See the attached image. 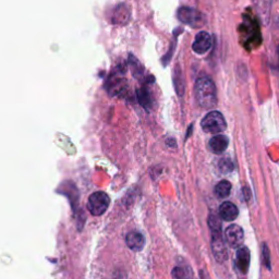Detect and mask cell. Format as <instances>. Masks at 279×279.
<instances>
[{
    "label": "cell",
    "instance_id": "30bf717a",
    "mask_svg": "<svg viewBox=\"0 0 279 279\" xmlns=\"http://www.w3.org/2000/svg\"><path fill=\"white\" fill-rule=\"evenodd\" d=\"M126 86H127V83L124 81L123 76L121 75L120 71L112 73L110 75V78H108V82H107L108 91L111 94H115V95L122 94L124 91H126Z\"/></svg>",
    "mask_w": 279,
    "mask_h": 279
},
{
    "label": "cell",
    "instance_id": "52a82bcc",
    "mask_svg": "<svg viewBox=\"0 0 279 279\" xmlns=\"http://www.w3.org/2000/svg\"><path fill=\"white\" fill-rule=\"evenodd\" d=\"M213 37L210 33L201 31L197 35L192 44V49L198 55H204L212 48Z\"/></svg>",
    "mask_w": 279,
    "mask_h": 279
},
{
    "label": "cell",
    "instance_id": "277c9868",
    "mask_svg": "<svg viewBox=\"0 0 279 279\" xmlns=\"http://www.w3.org/2000/svg\"><path fill=\"white\" fill-rule=\"evenodd\" d=\"M177 16L183 24L194 28H200L206 24V15L191 7H181L178 10Z\"/></svg>",
    "mask_w": 279,
    "mask_h": 279
},
{
    "label": "cell",
    "instance_id": "4fadbf2b",
    "mask_svg": "<svg viewBox=\"0 0 279 279\" xmlns=\"http://www.w3.org/2000/svg\"><path fill=\"white\" fill-rule=\"evenodd\" d=\"M219 217L224 221H227V222H231L238 217L239 215V211L237 209V206L231 203V202H224V203L219 206Z\"/></svg>",
    "mask_w": 279,
    "mask_h": 279
},
{
    "label": "cell",
    "instance_id": "6da1fadb",
    "mask_svg": "<svg viewBox=\"0 0 279 279\" xmlns=\"http://www.w3.org/2000/svg\"><path fill=\"white\" fill-rule=\"evenodd\" d=\"M209 227L212 235V251L218 263H224L228 259L227 243L222 235V222L219 218L212 214L209 217Z\"/></svg>",
    "mask_w": 279,
    "mask_h": 279
},
{
    "label": "cell",
    "instance_id": "3957f363",
    "mask_svg": "<svg viewBox=\"0 0 279 279\" xmlns=\"http://www.w3.org/2000/svg\"><path fill=\"white\" fill-rule=\"evenodd\" d=\"M243 21L240 25V32L242 33V36L245 38L246 45L251 44L254 46V44L260 45L262 37H261L260 33V25L258 23V20L254 16L249 13H243Z\"/></svg>",
    "mask_w": 279,
    "mask_h": 279
},
{
    "label": "cell",
    "instance_id": "2e32d148",
    "mask_svg": "<svg viewBox=\"0 0 279 279\" xmlns=\"http://www.w3.org/2000/svg\"><path fill=\"white\" fill-rule=\"evenodd\" d=\"M192 275L191 270L186 266H177L171 273V276L174 278H190Z\"/></svg>",
    "mask_w": 279,
    "mask_h": 279
},
{
    "label": "cell",
    "instance_id": "7a4b0ae2",
    "mask_svg": "<svg viewBox=\"0 0 279 279\" xmlns=\"http://www.w3.org/2000/svg\"><path fill=\"white\" fill-rule=\"evenodd\" d=\"M195 99L202 108L210 109L213 108L217 103V91L214 82L207 78L202 76L195 82L194 86Z\"/></svg>",
    "mask_w": 279,
    "mask_h": 279
},
{
    "label": "cell",
    "instance_id": "ffe728a7",
    "mask_svg": "<svg viewBox=\"0 0 279 279\" xmlns=\"http://www.w3.org/2000/svg\"><path fill=\"white\" fill-rule=\"evenodd\" d=\"M277 52H278V59H279V46L277 47Z\"/></svg>",
    "mask_w": 279,
    "mask_h": 279
},
{
    "label": "cell",
    "instance_id": "9a60e30c",
    "mask_svg": "<svg viewBox=\"0 0 279 279\" xmlns=\"http://www.w3.org/2000/svg\"><path fill=\"white\" fill-rule=\"evenodd\" d=\"M231 192V183L227 180H222L215 187V195L219 199H226Z\"/></svg>",
    "mask_w": 279,
    "mask_h": 279
},
{
    "label": "cell",
    "instance_id": "9c48e42d",
    "mask_svg": "<svg viewBox=\"0 0 279 279\" xmlns=\"http://www.w3.org/2000/svg\"><path fill=\"white\" fill-rule=\"evenodd\" d=\"M235 266L240 274L246 275L250 267V251L246 247H240L236 253Z\"/></svg>",
    "mask_w": 279,
    "mask_h": 279
},
{
    "label": "cell",
    "instance_id": "ac0fdd59",
    "mask_svg": "<svg viewBox=\"0 0 279 279\" xmlns=\"http://www.w3.org/2000/svg\"><path fill=\"white\" fill-rule=\"evenodd\" d=\"M138 99L140 104L143 107H145V108H148V106L152 104L151 94L146 88H142V90L138 91Z\"/></svg>",
    "mask_w": 279,
    "mask_h": 279
},
{
    "label": "cell",
    "instance_id": "ba28073f",
    "mask_svg": "<svg viewBox=\"0 0 279 279\" xmlns=\"http://www.w3.org/2000/svg\"><path fill=\"white\" fill-rule=\"evenodd\" d=\"M243 240H245V234H243L242 228L239 227L238 225H230L225 230V241L230 248H240Z\"/></svg>",
    "mask_w": 279,
    "mask_h": 279
},
{
    "label": "cell",
    "instance_id": "8992f818",
    "mask_svg": "<svg viewBox=\"0 0 279 279\" xmlns=\"http://www.w3.org/2000/svg\"><path fill=\"white\" fill-rule=\"evenodd\" d=\"M109 197L103 191H96L90 195L87 200V210L94 216H100L108 209Z\"/></svg>",
    "mask_w": 279,
    "mask_h": 279
},
{
    "label": "cell",
    "instance_id": "5bb4252c",
    "mask_svg": "<svg viewBox=\"0 0 279 279\" xmlns=\"http://www.w3.org/2000/svg\"><path fill=\"white\" fill-rule=\"evenodd\" d=\"M130 19V11L126 4H119L112 12L111 21L116 24H126Z\"/></svg>",
    "mask_w": 279,
    "mask_h": 279
},
{
    "label": "cell",
    "instance_id": "8fae6325",
    "mask_svg": "<svg viewBox=\"0 0 279 279\" xmlns=\"http://www.w3.org/2000/svg\"><path fill=\"white\" fill-rule=\"evenodd\" d=\"M126 243L132 251L138 252L144 248L145 238L143 234H141L140 231L133 230V231H130V233L127 235Z\"/></svg>",
    "mask_w": 279,
    "mask_h": 279
},
{
    "label": "cell",
    "instance_id": "d6986e66",
    "mask_svg": "<svg viewBox=\"0 0 279 279\" xmlns=\"http://www.w3.org/2000/svg\"><path fill=\"white\" fill-rule=\"evenodd\" d=\"M263 257H264V263L266 265V267L269 270H271V264H270V253H269V249H267L266 245L263 246Z\"/></svg>",
    "mask_w": 279,
    "mask_h": 279
},
{
    "label": "cell",
    "instance_id": "e0dca14e",
    "mask_svg": "<svg viewBox=\"0 0 279 279\" xmlns=\"http://www.w3.org/2000/svg\"><path fill=\"white\" fill-rule=\"evenodd\" d=\"M218 168L222 171V173L228 174L235 169V165L233 163V160H231L230 158L225 157L218 162Z\"/></svg>",
    "mask_w": 279,
    "mask_h": 279
},
{
    "label": "cell",
    "instance_id": "7c38bea8",
    "mask_svg": "<svg viewBox=\"0 0 279 279\" xmlns=\"http://www.w3.org/2000/svg\"><path fill=\"white\" fill-rule=\"evenodd\" d=\"M228 144H229V140L227 136H225L223 134H217L215 136H213V138L210 140L209 147L212 153L217 154L218 155V154H222L226 151Z\"/></svg>",
    "mask_w": 279,
    "mask_h": 279
},
{
    "label": "cell",
    "instance_id": "5b68a950",
    "mask_svg": "<svg viewBox=\"0 0 279 279\" xmlns=\"http://www.w3.org/2000/svg\"><path fill=\"white\" fill-rule=\"evenodd\" d=\"M201 127L206 133L218 134L227 128L226 120L219 111H210L201 122Z\"/></svg>",
    "mask_w": 279,
    "mask_h": 279
}]
</instances>
